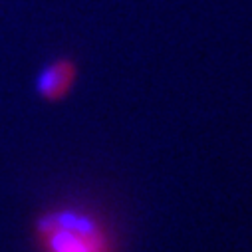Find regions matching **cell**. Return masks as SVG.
I'll list each match as a JSON object with an SVG mask.
<instances>
[{"label":"cell","instance_id":"obj_1","mask_svg":"<svg viewBox=\"0 0 252 252\" xmlns=\"http://www.w3.org/2000/svg\"><path fill=\"white\" fill-rule=\"evenodd\" d=\"M36 236L42 252H113L105 224L80 211H56L40 217Z\"/></svg>","mask_w":252,"mask_h":252},{"label":"cell","instance_id":"obj_2","mask_svg":"<svg viewBox=\"0 0 252 252\" xmlns=\"http://www.w3.org/2000/svg\"><path fill=\"white\" fill-rule=\"evenodd\" d=\"M78 68L72 60H56L50 64L38 80V92L48 101H58L64 97L76 84Z\"/></svg>","mask_w":252,"mask_h":252}]
</instances>
